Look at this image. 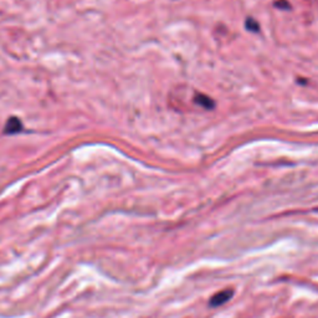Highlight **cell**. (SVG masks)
Wrapping results in <instances>:
<instances>
[{"label":"cell","instance_id":"1","mask_svg":"<svg viewBox=\"0 0 318 318\" xmlns=\"http://www.w3.org/2000/svg\"><path fill=\"white\" fill-rule=\"evenodd\" d=\"M169 103L170 107L175 111L188 112L198 111V109H213L215 107L213 99L205 93L191 89L185 86H179L173 88L169 94Z\"/></svg>","mask_w":318,"mask_h":318},{"label":"cell","instance_id":"2","mask_svg":"<svg viewBox=\"0 0 318 318\" xmlns=\"http://www.w3.org/2000/svg\"><path fill=\"white\" fill-rule=\"evenodd\" d=\"M234 291L233 290H224L218 292L216 295H214L210 300V306L211 307H218V306H221L223 303L228 302L229 300L233 296Z\"/></svg>","mask_w":318,"mask_h":318},{"label":"cell","instance_id":"3","mask_svg":"<svg viewBox=\"0 0 318 318\" xmlns=\"http://www.w3.org/2000/svg\"><path fill=\"white\" fill-rule=\"evenodd\" d=\"M21 129H22L21 122H20L16 117H11V118L6 122V126H5L4 132L6 134H15V133H19Z\"/></svg>","mask_w":318,"mask_h":318}]
</instances>
